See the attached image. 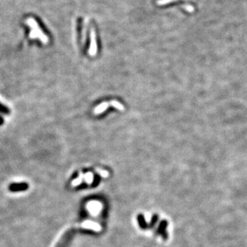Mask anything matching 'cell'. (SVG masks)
I'll list each match as a JSON object with an SVG mask.
<instances>
[{"mask_svg": "<svg viewBox=\"0 0 247 247\" xmlns=\"http://www.w3.org/2000/svg\"><path fill=\"white\" fill-rule=\"evenodd\" d=\"M97 172H99V173L101 174V176H103V177H105V178H106V177H108V172L101 171V170H97Z\"/></svg>", "mask_w": 247, "mask_h": 247, "instance_id": "cell-7", "label": "cell"}, {"mask_svg": "<svg viewBox=\"0 0 247 247\" xmlns=\"http://www.w3.org/2000/svg\"><path fill=\"white\" fill-rule=\"evenodd\" d=\"M84 179L88 181V183H91L92 181V174L91 173H88L87 174L84 175Z\"/></svg>", "mask_w": 247, "mask_h": 247, "instance_id": "cell-5", "label": "cell"}, {"mask_svg": "<svg viewBox=\"0 0 247 247\" xmlns=\"http://www.w3.org/2000/svg\"><path fill=\"white\" fill-rule=\"evenodd\" d=\"M0 113H3L5 115H9L11 113V110L9 108H7L6 106L2 104L0 102Z\"/></svg>", "mask_w": 247, "mask_h": 247, "instance_id": "cell-2", "label": "cell"}, {"mask_svg": "<svg viewBox=\"0 0 247 247\" xmlns=\"http://www.w3.org/2000/svg\"><path fill=\"white\" fill-rule=\"evenodd\" d=\"M3 123H4V120L2 116H0V125H3Z\"/></svg>", "mask_w": 247, "mask_h": 247, "instance_id": "cell-8", "label": "cell"}, {"mask_svg": "<svg viewBox=\"0 0 247 247\" xmlns=\"http://www.w3.org/2000/svg\"><path fill=\"white\" fill-rule=\"evenodd\" d=\"M82 177L83 176H80V178H77V179H76L75 181H73L72 182L73 186H76V185H79L80 183H81V181H82Z\"/></svg>", "mask_w": 247, "mask_h": 247, "instance_id": "cell-6", "label": "cell"}, {"mask_svg": "<svg viewBox=\"0 0 247 247\" xmlns=\"http://www.w3.org/2000/svg\"><path fill=\"white\" fill-rule=\"evenodd\" d=\"M107 107H108V104H107V103H105V104H102V105H100L99 107L95 108V114H99V113L102 112L104 110H105V109L107 108Z\"/></svg>", "mask_w": 247, "mask_h": 247, "instance_id": "cell-3", "label": "cell"}, {"mask_svg": "<svg viewBox=\"0 0 247 247\" xmlns=\"http://www.w3.org/2000/svg\"><path fill=\"white\" fill-rule=\"evenodd\" d=\"M112 106H114L115 108H118L119 110H121V111H123V110H124V107H123V105H121V104H120L119 102L117 101H115V100H112V101H111V103H110Z\"/></svg>", "mask_w": 247, "mask_h": 247, "instance_id": "cell-4", "label": "cell"}, {"mask_svg": "<svg viewBox=\"0 0 247 247\" xmlns=\"http://www.w3.org/2000/svg\"><path fill=\"white\" fill-rule=\"evenodd\" d=\"M29 189L28 183L25 181L22 182H13L11 183L8 186V189L11 193H19V192H25Z\"/></svg>", "mask_w": 247, "mask_h": 247, "instance_id": "cell-1", "label": "cell"}]
</instances>
